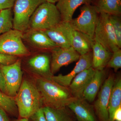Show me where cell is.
Returning a JSON list of instances; mask_svg holds the SVG:
<instances>
[{"label": "cell", "mask_w": 121, "mask_h": 121, "mask_svg": "<svg viewBox=\"0 0 121 121\" xmlns=\"http://www.w3.org/2000/svg\"><path fill=\"white\" fill-rule=\"evenodd\" d=\"M62 21L56 5L45 2L35 10L30 18L29 29L45 31L54 27Z\"/></svg>", "instance_id": "3"}, {"label": "cell", "mask_w": 121, "mask_h": 121, "mask_svg": "<svg viewBox=\"0 0 121 121\" xmlns=\"http://www.w3.org/2000/svg\"><path fill=\"white\" fill-rule=\"evenodd\" d=\"M15 97L20 118L28 119L43 107L41 95L36 85L28 80L22 82Z\"/></svg>", "instance_id": "2"}, {"label": "cell", "mask_w": 121, "mask_h": 121, "mask_svg": "<svg viewBox=\"0 0 121 121\" xmlns=\"http://www.w3.org/2000/svg\"><path fill=\"white\" fill-rule=\"evenodd\" d=\"M36 85L41 95L43 107L63 108L67 107L76 99L68 87L63 86L52 79L39 76L36 80Z\"/></svg>", "instance_id": "1"}, {"label": "cell", "mask_w": 121, "mask_h": 121, "mask_svg": "<svg viewBox=\"0 0 121 121\" xmlns=\"http://www.w3.org/2000/svg\"><path fill=\"white\" fill-rule=\"evenodd\" d=\"M13 28V17L11 9L0 11V35L8 31Z\"/></svg>", "instance_id": "25"}, {"label": "cell", "mask_w": 121, "mask_h": 121, "mask_svg": "<svg viewBox=\"0 0 121 121\" xmlns=\"http://www.w3.org/2000/svg\"><path fill=\"white\" fill-rule=\"evenodd\" d=\"M120 16L110 15L118 46L121 48V21Z\"/></svg>", "instance_id": "26"}, {"label": "cell", "mask_w": 121, "mask_h": 121, "mask_svg": "<svg viewBox=\"0 0 121 121\" xmlns=\"http://www.w3.org/2000/svg\"><path fill=\"white\" fill-rule=\"evenodd\" d=\"M22 32L11 29L0 35V54L13 56H26L30 52L24 44Z\"/></svg>", "instance_id": "6"}, {"label": "cell", "mask_w": 121, "mask_h": 121, "mask_svg": "<svg viewBox=\"0 0 121 121\" xmlns=\"http://www.w3.org/2000/svg\"><path fill=\"white\" fill-rule=\"evenodd\" d=\"M13 121H29L28 119L26 118H20L15 119Z\"/></svg>", "instance_id": "35"}, {"label": "cell", "mask_w": 121, "mask_h": 121, "mask_svg": "<svg viewBox=\"0 0 121 121\" xmlns=\"http://www.w3.org/2000/svg\"><path fill=\"white\" fill-rule=\"evenodd\" d=\"M31 69L42 78L52 79L54 75L52 73L50 57L45 54H40L32 57L28 60Z\"/></svg>", "instance_id": "15"}, {"label": "cell", "mask_w": 121, "mask_h": 121, "mask_svg": "<svg viewBox=\"0 0 121 121\" xmlns=\"http://www.w3.org/2000/svg\"></svg>", "instance_id": "36"}, {"label": "cell", "mask_w": 121, "mask_h": 121, "mask_svg": "<svg viewBox=\"0 0 121 121\" xmlns=\"http://www.w3.org/2000/svg\"><path fill=\"white\" fill-rule=\"evenodd\" d=\"M45 1L46 2L55 4L59 0H45Z\"/></svg>", "instance_id": "34"}, {"label": "cell", "mask_w": 121, "mask_h": 121, "mask_svg": "<svg viewBox=\"0 0 121 121\" xmlns=\"http://www.w3.org/2000/svg\"><path fill=\"white\" fill-rule=\"evenodd\" d=\"M0 108L13 117H17L19 116L14 98L7 95L1 91H0Z\"/></svg>", "instance_id": "24"}, {"label": "cell", "mask_w": 121, "mask_h": 121, "mask_svg": "<svg viewBox=\"0 0 121 121\" xmlns=\"http://www.w3.org/2000/svg\"><path fill=\"white\" fill-rule=\"evenodd\" d=\"M93 54L91 51L86 54L80 55L78 62L70 72L65 75L59 74L53 76L52 79L60 85L68 87L72 80L81 72L92 67Z\"/></svg>", "instance_id": "12"}, {"label": "cell", "mask_w": 121, "mask_h": 121, "mask_svg": "<svg viewBox=\"0 0 121 121\" xmlns=\"http://www.w3.org/2000/svg\"><path fill=\"white\" fill-rule=\"evenodd\" d=\"M95 6L99 13H105L117 16L121 15V0H99Z\"/></svg>", "instance_id": "23"}, {"label": "cell", "mask_w": 121, "mask_h": 121, "mask_svg": "<svg viewBox=\"0 0 121 121\" xmlns=\"http://www.w3.org/2000/svg\"><path fill=\"white\" fill-rule=\"evenodd\" d=\"M120 106H121V79L119 78L115 79L110 95L108 107L109 121H113V116L114 112Z\"/></svg>", "instance_id": "22"}, {"label": "cell", "mask_w": 121, "mask_h": 121, "mask_svg": "<svg viewBox=\"0 0 121 121\" xmlns=\"http://www.w3.org/2000/svg\"><path fill=\"white\" fill-rule=\"evenodd\" d=\"M91 50L93 54L92 67L95 70H104L112 56V52L95 40L91 45Z\"/></svg>", "instance_id": "16"}, {"label": "cell", "mask_w": 121, "mask_h": 121, "mask_svg": "<svg viewBox=\"0 0 121 121\" xmlns=\"http://www.w3.org/2000/svg\"><path fill=\"white\" fill-rule=\"evenodd\" d=\"M106 66L113 68L115 71L117 72L121 67V50L118 48L112 52L110 59Z\"/></svg>", "instance_id": "27"}, {"label": "cell", "mask_w": 121, "mask_h": 121, "mask_svg": "<svg viewBox=\"0 0 121 121\" xmlns=\"http://www.w3.org/2000/svg\"><path fill=\"white\" fill-rule=\"evenodd\" d=\"M104 74V70H95L92 79L83 91L82 98L89 102L94 101L102 86Z\"/></svg>", "instance_id": "20"}, {"label": "cell", "mask_w": 121, "mask_h": 121, "mask_svg": "<svg viewBox=\"0 0 121 121\" xmlns=\"http://www.w3.org/2000/svg\"><path fill=\"white\" fill-rule=\"evenodd\" d=\"M47 121H76L73 112L68 107L54 108L44 106L42 107Z\"/></svg>", "instance_id": "19"}, {"label": "cell", "mask_w": 121, "mask_h": 121, "mask_svg": "<svg viewBox=\"0 0 121 121\" xmlns=\"http://www.w3.org/2000/svg\"><path fill=\"white\" fill-rule=\"evenodd\" d=\"M94 39L84 33L73 30L71 46L80 55L91 51Z\"/></svg>", "instance_id": "21"}, {"label": "cell", "mask_w": 121, "mask_h": 121, "mask_svg": "<svg viewBox=\"0 0 121 121\" xmlns=\"http://www.w3.org/2000/svg\"><path fill=\"white\" fill-rule=\"evenodd\" d=\"M67 107L73 113L78 121H98L94 106L82 98L76 99Z\"/></svg>", "instance_id": "13"}, {"label": "cell", "mask_w": 121, "mask_h": 121, "mask_svg": "<svg viewBox=\"0 0 121 121\" xmlns=\"http://www.w3.org/2000/svg\"><path fill=\"white\" fill-rule=\"evenodd\" d=\"M73 30L69 22L62 21L54 27L43 31L58 47L67 48L71 47Z\"/></svg>", "instance_id": "11"}, {"label": "cell", "mask_w": 121, "mask_h": 121, "mask_svg": "<svg viewBox=\"0 0 121 121\" xmlns=\"http://www.w3.org/2000/svg\"><path fill=\"white\" fill-rule=\"evenodd\" d=\"M91 0H59L56 6L61 16L62 21L70 22L75 11L82 4H90Z\"/></svg>", "instance_id": "18"}, {"label": "cell", "mask_w": 121, "mask_h": 121, "mask_svg": "<svg viewBox=\"0 0 121 121\" xmlns=\"http://www.w3.org/2000/svg\"><path fill=\"white\" fill-rule=\"evenodd\" d=\"M23 35V38L32 45L41 48H52L58 47L43 31L29 29Z\"/></svg>", "instance_id": "17"}, {"label": "cell", "mask_w": 121, "mask_h": 121, "mask_svg": "<svg viewBox=\"0 0 121 121\" xmlns=\"http://www.w3.org/2000/svg\"><path fill=\"white\" fill-rule=\"evenodd\" d=\"M95 70L90 67L81 72L73 78L68 88L74 97H82L83 91L92 79Z\"/></svg>", "instance_id": "14"}, {"label": "cell", "mask_w": 121, "mask_h": 121, "mask_svg": "<svg viewBox=\"0 0 121 121\" xmlns=\"http://www.w3.org/2000/svg\"><path fill=\"white\" fill-rule=\"evenodd\" d=\"M0 90L3 93L6 94V86L4 75L0 69Z\"/></svg>", "instance_id": "31"}, {"label": "cell", "mask_w": 121, "mask_h": 121, "mask_svg": "<svg viewBox=\"0 0 121 121\" xmlns=\"http://www.w3.org/2000/svg\"><path fill=\"white\" fill-rule=\"evenodd\" d=\"M113 121H121V106L117 108L113 116Z\"/></svg>", "instance_id": "32"}, {"label": "cell", "mask_w": 121, "mask_h": 121, "mask_svg": "<svg viewBox=\"0 0 121 121\" xmlns=\"http://www.w3.org/2000/svg\"><path fill=\"white\" fill-rule=\"evenodd\" d=\"M98 14L95 5L84 4L80 9V15L69 23L74 30L84 33L94 39Z\"/></svg>", "instance_id": "7"}, {"label": "cell", "mask_w": 121, "mask_h": 121, "mask_svg": "<svg viewBox=\"0 0 121 121\" xmlns=\"http://www.w3.org/2000/svg\"><path fill=\"white\" fill-rule=\"evenodd\" d=\"M17 59V56L0 54V64L3 65H10L15 62Z\"/></svg>", "instance_id": "28"}, {"label": "cell", "mask_w": 121, "mask_h": 121, "mask_svg": "<svg viewBox=\"0 0 121 121\" xmlns=\"http://www.w3.org/2000/svg\"><path fill=\"white\" fill-rule=\"evenodd\" d=\"M29 121H47L41 108L28 118Z\"/></svg>", "instance_id": "29"}, {"label": "cell", "mask_w": 121, "mask_h": 121, "mask_svg": "<svg viewBox=\"0 0 121 121\" xmlns=\"http://www.w3.org/2000/svg\"><path fill=\"white\" fill-rule=\"evenodd\" d=\"M16 0H0V11L11 9L14 5Z\"/></svg>", "instance_id": "30"}, {"label": "cell", "mask_w": 121, "mask_h": 121, "mask_svg": "<svg viewBox=\"0 0 121 121\" xmlns=\"http://www.w3.org/2000/svg\"><path fill=\"white\" fill-rule=\"evenodd\" d=\"M80 55L72 47L63 48L57 47L52 49L51 68L54 75L61 67L78 60Z\"/></svg>", "instance_id": "10"}, {"label": "cell", "mask_w": 121, "mask_h": 121, "mask_svg": "<svg viewBox=\"0 0 121 121\" xmlns=\"http://www.w3.org/2000/svg\"><path fill=\"white\" fill-rule=\"evenodd\" d=\"M0 121H10L7 113L0 108Z\"/></svg>", "instance_id": "33"}, {"label": "cell", "mask_w": 121, "mask_h": 121, "mask_svg": "<svg viewBox=\"0 0 121 121\" xmlns=\"http://www.w3.org/2000/svg\"><path fill=\"white\" fill-rule=\"evenodd\" d=\"M21 65V60L20 59L10 65L0 64V69L5 82L6 94L13 97L17 94L22 83L23 72Z\"/></svg>", "instance_id": "8"}, {"label": "cell", "mask_w": 121, "mask_h": 121, "mask_svg": "<svg viewBox=\"0 0 121 121\" xmlns=\"http://www.w3.org/2000/svg\"><path fill=\"white\" fill-rule=\"evenodd\" d=\"M99 14L94 40L112 52L120 48L117 44L110 15L105 13Z\"/></svg>", "instance_id": "5"}, {"label": "cell", "mask_w": 121, "mask_h": 121, "mask_svg": "<svg viewBox=\"0 0 121 121\" xmlns=\"http://www.w3.org/2000/svg\"><path fill=\"white\" fill-rule=\"evenodd\" d=\"M115 79L113 75L111 74L108 76L102 85L97 99L93 105L98 121H109L108 104L111 91Z\"/></svg>", "instance_id": "9"}, {"label": "cell", "mask_w": 121, "mask_h": 121, "mask_svg": "<svg viewBox=\"0 0 121 121\" xmlns=\"http://www.w3.org/2000/svg\"><path fill=\"white\" fill-rule=\"evenodd\" d=\"M45 0H16L14 4L13 28L25 32L29 29L30 18L40 5Z\"/></svg>", "instance_id": "4"}]
</instances>
